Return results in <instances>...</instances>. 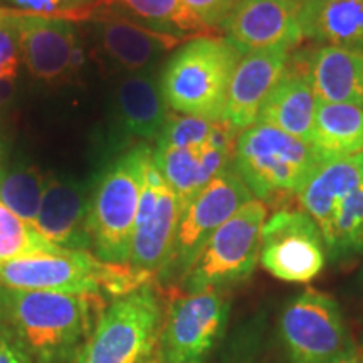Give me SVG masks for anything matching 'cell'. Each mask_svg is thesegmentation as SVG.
Segmentation results:
<instances>
[{
	"instance_id": "obj_8",
	"label": "cell",
	"mask_w": 363,
	"mask_h": 363,
	"mask_svg": "<svg viewBox=\"0 0 363 363\" xmlns=\"http://www.w3.org/2000/svg\"><path fill=\"white\" fill-rule=\"evenodd\" d=\"M229 315L225 289L179 294L163 313L158 355L165 363H206L224 335Z\"/></svg>"
},
{
	"instance_id": "obj_23",
	"label": "cell",
	"mask_w": 363,
	"mask_h": 363,
	"mask_svg": "<svg viewBox=\"0 0 363 363\" xmlns=\"http://www.w3.org/2000/svg\"><path fill=\"white\" fill-rule=\"evenodd\" d=\"M303 39L363 52V0H294Z\"/></svg>"
},
{
	"instance_id": "obj_35",
	"label": "cell",
	"mask_w": 363,
	"mask_h": 363,
	"mask_svg": "<svg viewBox=\"0 0 363 363\" xmlns=\"http://www.w3.org/2000/svg\"><path fill=\"white\" fill-rule=\"evenodd\" d=\"M13 76H6V78H0V106H4L9 101V98L12 96L13 91Z\"/></svg>"
},
{
	"instance_id": "obj_32",
	"label": "cell",
	"mask_w": 363,
	"mask_h": 363,
	"mask_svg": "<svg viewBox=\"0 0 363 363\" xmlns=\"http://www.w3.org/2000/svg\"><path fill=\"white\" fill-rule=\"evenodd\" d=\"M182 2L207 29L214 33V30H220L222 24L238 7L240 0H182Z\"/></svg>"
},
{
	"instance_id": "obj_19",
	"label": "cell",
	"mask_w": 363,
	"mask_h": 363,
	"mask_svg": "<svg viewBox=\"0 0 363 363\" xmlns=\"http://www.w3.org/2000/svg\"><path fill=\"white\" fill-rule=\"evenodd\" d=\"M318 101L308 76V51L294 49L288 66L262 104L256 123L271 125L311 143Z\"/></svg>"
},
{
	"instance_id": "obj_5",
	"label": "cell",
	"mask_w": 363,
	"mask_h": 363,
	"mask_svg": "<svg viewBox=\"0 0 363 363\" xmlns=\"http://www.w3.org/2000/svg\"><path fill=\"white\" fill-rule=\"evenodd\" d=\"M153 147L138 143L120 153L93 187L91 251L110 264H130L131 238Z\"/></svg>"
},
{
	"instance_id": "obj_25",
	"label": "cell",
	"mask_w": 363,
	"mask_h": 363,
	"mask_svg": "<svg viewBox=\"0 0 363 363\" xmlns=\"http://www.w3.org/2000/svg\"><path fill=\"white\" fill-rule=\"evenodd\" d=\"M103 2L155 33L172 35L180 40L212 34V30L207 29L182 0H103Z\"/></svg>"
},
{
	"instance_id": "obj_18",
	"label": "cell",
	"mask_w": 363,
	"mask_h": 363,
	"mask_svg": "<svg viewBox=\"0 0 363 363\" xmlns=\"http://www.w3.org/2000/svg\"><path fill=\"white\" fill-rule=\"evenodd\" d=\"M293 51L288 45H276L240 59L230 81L225 108V121L235 130L242 131L256 123L267 94L283 76Z\"/></svg>"
},
{
	"instance_id": "obj_4",
	"label": "cell",
	"mask_w": 363,
	"mask_h": 363,
	"mask_svg": "<svg viewBox=\"0 0 363 363\" xmlns=\"http://www.w3.org/2000/svg\"><path fill=\"white\" fill-rule=\"evenodd\" d=\"M152 279L130 264H110L93 252L71 249L0 262V284L27 291L86 294L101 299L106 294L115 299Z\"/></svg>"
},
{
	"instance_id": "obj_12",
	"label": "cell",
	"mask_w": 363,
	"mask_h": 363,
	"mask_svg": "<svg viewBox=\"0 0 363 363\" xmlns=\"http://www.w3.org/2000/svg\"><path fill=\"white\" fill-rule=\"evenodd\" d=\"M182 214L184 206L180 199L163 179L152 158L131 238V267L152 278L160 276L174 254Z\"/></svg>"
},
{
	"instance_id": "obj_31",
	"label": "cell",
	"mask_w": 363,
	"mask_h": 363,
	"mask_svg": "<svg viewBox=\"0 0 363 363\" xmlns=\"http://www.w3.org/2000/svg\"><path fill=\"white\" fill-rule=\"evenodd\" d=\"M0 66L17 71L21 66L19 12L0 16Z\"/></svg>"
},
{
	"instance_id": "obj_17",
	"label": "cell",
	"mask_w": 363,
	"mask_h": 363,
	"mask_svg": "<svg viewBox=\"0 0 363 363\" xmlns=\"http://www.w3.org/2000/svg\"><path fill=\"white\" fill-rule=\"evenodd\" d=\"M115 136L121 143L157 142L170 116L160 71L130 72L115 88Z\"/></svg>"
},
{
	"instance_id": "obj_22",
	"label": "cell",
	"mask_w": 363,
	"mask_h": 363,
	"mask_svg": "<svg viewBox=\"0 0 363 363\" xmlns=\"http://www.w3.org/2000/svg\"><path fill=\"white\" fill-rule=\"evenodd\" d=\"M308 76L318 103L363 108V52L337 45L308 51Z\"/></svg>"
},
{
	"instance_id": "obj_7",
	"label": "cell",
	"mask_w": 363,
	"mask_h": 363,
	"mask_svg": "<svg viewBox=\"0 0 363 363\" xmlns=\"http://www.w3.org/2000/svg\"><path fill=\"white\" fill-rule=\"evenodd\" d=\"M267 220V206L252 199L239 208L216 234L182 279L184 293L208 288L225 289L242 283L256 269L261 254L262 227Z\"/></svg>"
},
{
	"instance_id": "obj_3",
	"label": "cell",
	"mask_w": 363,
	"mask_h": 363,
	"mask_svg": "<svg viewBox=\"0 0 363 363\" xmlns=\"http://www.w3.org/2000/svg\"><path fill=\"white\" fill-rule=\"evenodd\" d=\"M326 160L310 142L271 125L254 123L235 138L233 169L254 199L266 206H281L298 197L308 179Z\"/></svg>"
},
{
	"instance_id": "obj_10",
	"label": "cell",
	"mask_w": 363,
	"mask_h": 363,
	"mask_svg": "<svg viewBox=\"0 0 363 363\" xmlns=\"http://www.w3.org/2000/svg\"><path fill=\"white\" fill-rule=\"evenodd\" d=\"M326 244L306 212L281 207L262 227L259 262L284 283H310L325 269Z\"/></svg>"
},
{
	"instance_id": "obj_30",
	"label": "cell",
	"mask_w": 363,
	"mask_h": 363,
	"mask_svg": "<svg viewBox=\"0 0 363 363\" xmlns=\"http://www.w3.org/2000/svg\"><path fill=\"white\" fill-rule=\"evenodd\" d=\"M103 0H0V7L11 12L84 21Z\"/></svg>"
},
{
	"instance_id": "obj_9",
	"label": "cell",
	"mask_w": 363,
	"mask_h": 363,
	"mask_svg": "<svg viewBox=\"0 0 363 363\" xmlns=\"http://www.w3.org/2000/svg\"><path fill=\"white\" fill-rule=\"evenodd\" d=\"M252 199L251 190L233 165L217 175L184 208L174 254L157 279L165 284H180L216 230Z\"/></svg>"
},
{
	"instance_id": "obj_2",
	"label": "cell",
	"mask_w": 363,
	"mask_h": 363,
	"mask_svg": "<svg viewBox=\"0 0 363 363\" xmlns=\"http://www.w3.org/2000/svg\"><path fill=\"white\" fill-rule=\"evenodd\" d=\"M242 59L225 38L199 35L182 43L160 69V89L170 111L224 121L229 86Z\"/></svg>"
},
{
	"instance_id": "obj_20",
	"label": "cell",
	"mask_w": 363,
	"mask_h": 363,
	"mask_svg": "<svg viewBox=\"0 0 363 363\" xmlns=\"http://www.w3.org/2000/svg\"><path fill=\"white\" fill-rule=\"evenodd\" d=\"M363 185V152L326 160L318 167L305 187L299 190L301 211L316 222L325 234L330 229L340 203Z\"/></svg>"
},
{
	"instance_id": "obj_11",
	"label": "cell",
	"mask_w": 363,
	"mask_h": 363,
	"mask_svg": "<svg viewBox=\"0 0 363 363\" xmlns=\"http://www.w3.org/2000/svg\"><path fill=\"white\" fill-rule=\"evenodd\" d=\"M279 331L289 363H328L350 343L338 303L313 288L284 306Z\"/></svg>"
},
{
	"instance_id": "obj_33",
	"label": "cell",
	"mask_w": 363,
	"mask_h": 363,
	"mask_svg": "<svg viewBox=\"0 0 363 363\" xmlns=\"http://www.w3.org/2000/svg\"><path fill=\"white\" fill-rule=\"evenodd\" d=\"M0 363H35L7 325L0 323Z\"/></svg>"
},
{
	"instance_id": "obj_14",
	"label": "cell",
	"mask_w": 363,
	"mask_h": 363,
	"mask_svg": "<svg viewBox=\"0 0 363 363\" xmlns=\"http://www.w3.org/2000/svg\"><path fill=\"white\" fill-rule=\"evenodd\" d=\"M21 62L34 79L65 81L78 67L79 30L76 21L19 13Z\"/></svg>"
},
{
	"instance_id": "obj_40",
	"label": "cell",
	"mask_w": 363,
	"mask_h": 363,
	"mask_svg": "<svg viewBox=\"0 0 363 363\" xmlns=\"http://www.w3.org/2000/svg\"><path fill=\"white\" fill-rule=\"evenodd\" d=\"M6 12H11V11H6V9L0 7V16H2V13H6Z\"/></svg>"
},
{
	"instance_id": "obj_26",
	"label": "cell",
	"mask_w": 363,
	"mask_h": 363,
	"mask_svg": "<svg viewBox=\"0 0 363 363\" xmlns=\"http://www.w3.org/2000/svg\"><path fill=\"white\" fill-rule=\"evenodd\" d=\"M239 131L229 121H211L206 118L172 115L158 135L153 148H199L212 147L234 150Z\"/></svg>"
},
{
	"instance_id": "obj_24",
	"label": "cell",
	"mask_w": 363,
	"mask_h": 363,
	"mask_svg": "<svg viewBox=\"0 0 363 363\" xmlns=\"http://www.w3.org/2000/svg\"><path fill=\"white\" fill-rule=\"evenodd\" d=\"M311 145L331 158L363 152V108L343 103H318Z\"/></svg>"
},
{
	"instance_id": "obj_29",
	"label": "cell",
	"mask_w": 363,
	"mask_h": 363,
	"mask_svg": "<svg viewBox=\"0 0 363 363\" xmlns=\"http://www.w3.org/2000/svg\"><path fill=\"white\" fill-rule=\"evenodd\" d=\"M61 251L62 247L45 239L38 227L13 214L0 202V262Z\"/></svg>"
},
{
	"instance_id": "obj_16",
	"label": "cell",
	"mask_w": 363,
	"mask_h": 363,
	"mask_svg": "<svg viewBox=\"0 0 363 363\" xmlns=\"http://www.w3.org/2000/svg\"><path fill=\"white\" fill-rule=\"evenodd\" d=\"M93 187L71 177L45 175L35 227L52 244L71 251H91L89 214Z\"/></svg>"
},
{
	"instance_id": "obj_37",
	"label": "cell",
	"mask_w": 363,
	"mask_h": 363,
	"mask_svg": "<svg viewBox=\"0 0 363 363\" xmlns=\"http://www.w3.org/2000/svg\"><path fill=\"white\" fill-rule=\"evenodd\" d=\"M142 363H165L163 362V358L158 355V352L153 353V355H150L148 358H145V360Z\"/></svg>"
},
{
	"instance_id": "obj_13",
	"label": "cell",
	"mask_w": 363,
	"mask_h": 363,
	"mask_svg": "<svg viewBox=\"0 0 363 363\" xmlns=\"http://www.w3.org/2000/svg\"><path fill=\"white\" fill-rule=\"evenodd\" d=\"M99 51L113 66L130 72L158 71V65L185 40L155 33L101 4L84 19Z\"/></svg>"
},
{
	"instance_id": "obj_41",
	"label": "cell",
	"mask_w": 363,
	"mask_h": 363,
	"mask_svg": "<svg viewBox=\"0 0 363 363\" xmlns=\"http://www.w3.org/2000/svg\"><path fill=\"white\" fill-rule=\"evenodd\" d=\"M362 357H363V348H362Z\"/></svg>"
},
{
	"instance_id": "obj_21",
	"label": "cell",
	"mask_w": 363,
	"mask_h": 363,
	"mask_svg": "<svg viewBox=\"0 0 363 363\" xmlns=\"http://www.w3.org/2000/svg\"><path fill=\"white\" fill-rule=\"evenodd\" d=\"M234 150L208 147L199 148H153V163L184 208L203 189L233 165Z\"/></svg>"
},
{
	"instance_id": "obj_42",
	"label": "cell",
	"mask_w": 363,
	"mask_h": 363,
	"mask_svg": "<svg viewBox=\"0 0 363 363\" xmlns=\"http://www.w3.org/2000/svg\"><path fill=\"white\" fill-rule=\"evenodd\" d=\"M362 281H363V274H362Z\"/></svg>"
},
{
	"instance_id": "obj_36",
	"label": "cell",
	"mask_w": 363,
	"mask_h": 363,
	"mask_svg": "<svg viewBox=\"0 0 363 363\" xmlns=\"http://www.w3.org/2000/svg\"><path fill=\"white\" fill-rule=\"evenodd\" d=\"M6 303H7V288L0 284V323H6Z\"/></svg>"
},
{
	"instance_id": "obj_1",
	"label": "cell",
	"mask_w": 363,
	"mask_h": 363,
	"mask_svg": "<svg viewBox=\"0 0 363 363\" xmlns=\"http://www.w3.org/2000/svg\"><path fill=\"white\" fill-rule=\"evenodd\" d=\"M101 298L7 288L6 323L35 363H69L88 342Z\"/></svg>"
},
{
	"instance_id": "obj_15",
	"label": "cell",
	"mask_w": 363,
	"mask_h": 363,
	"mask_svg": "<svg viewBox=\"0 0 363 363\" xmlns=\"http://www.w3.org/2000/svg\"><path fill=\"white\" fill-rule=\"evenodd\" d=\"M220 30L242 56L276 45L298 49L303 40L294 0H240Z\"/></svg>"
},
{
	"instance_id": "obj_34",
	"label": "cell",
	"mask_w": 363,
	"mask_h": 363,
	"mask_svg": "<svg viewBox=\"0 0 363 363\" xmlns=\"http://www.w3.org/2000/svg\"><path fill=\"white\" fill-rule=\"evenodd\" d=\"M328 363H363L362 348H357L353 343H348L347 348L340 352L335 358H331Z\"/></svg>"
},
{
	"instance_id": "obj_6",
	"label": "cell",
	"mask_w": 363,
	"mask_h": 363,
	"mask_svg": "<svg viewBox=\"0 0 363 363\" xmlns=\"http://www.w3.org/2000/svg\"><path fill=\"white\" fill-rule=\"evenodd\" d=\"M163 313L152 283L111 299L81 348L78 363H142L157 352Z\"/></svg>"
},
{
	"instance_id": "obj_38",
	"label": "cell",
	"mask_w": 363,
	"mask_h": 363,
	"mask_svg": "<svg viewBox=\"0 0 363 363\" xmlns=\"http://www.w3.org/2000/svg\"><path fill=\"white\" fill-rule=\"evenodd\" d=\"M6 76H13V78H17V71L6 69V67L0 66V78H6Z\"/></svg>"
},
{
	"instance_id": "obj_27",
	"label": "cell",
	"mask_w": 363,
	"mask_h": 363,
	"mask_svg": "<svg viewBox=\"0 0 363 363\" xmlns=\"http://www.w3.org/2000/svg\"><path fill=\"white\" fill-rule=\"evenodd\" d=\"M323 239L328 259L333 262L363 252V185L340 203Z\"/></svg>"
},
{
	"instance_id": "obj_28",
	"label": "cell",
	"mask_w": 363,
	"mask_h": 363,
	"mask_svg": "<svg viewBox=\"0 0 363 363\" xmlns=\"http://www.w3.org/2000/svg\"><path fill=\"white\" fill-rule=\"evenodd\" d=\"M44 185L45 175L27 165L0 170V202L13 214L35 225Z\"/></svg>"
},
{
	"instance_id": "obj_39",
	"label": "cell",
	"mask_w": 363,
	"mask_h": 363,
	"mask_svg": "<svg viewBox=\"0 0 363 363\" xmlns=\"http://www.w3.org/2000/svg\"><path fill=\"white\" fill-rule=\"evenodd\" d=\"M2 158H4V148H2V143H0V165H2Z\"/></svg>"
}]
</instances>
